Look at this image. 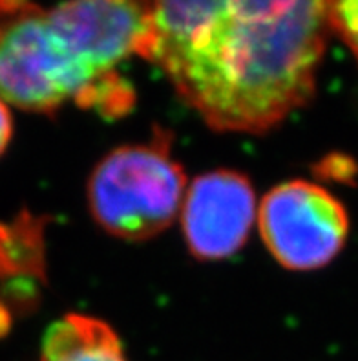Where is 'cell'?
Returning a JSON list of instances; mask_svg holds the SVG:
<instances>
[{
  "label": "cell",
  "mask_w": 358,
  "mask_h": 361,
  "mask_svg": "<svg viewBox=\"0 0 358 361\" xmlns=\"http://www.w3.org/2000/svg\"><path fill=\"white\" fill-rule=\"evenodd\" d=\"M146 61L218 133L265 134L317 92L329 0H150Z\"/></svg>",
  "instance_id": "6da1fadb"
},
{
  "label": "cell",
  "mask_w": 358,
  "mask_h": 361,
  "mask_svg": "<svg viewBox=\"0 0 358 361\" xmlns=\"http://www.w3.org/2000/svg\"><path fill=\"white\" fill-rule=\"evenodd\" d=\"M152 35L150 0H0V99L51 116L68 101L121 118L136 92L119 63L145 57Z\"/></svg>",
  "instance_id": "7a4b0ae2"
},
{
  "label": "cell",
  "mask_w": 358,
  "mask_h": 361,
  "mask_svg": "<svg viewBox=\"0 0 358 361\" xmlns=\"http://www.w3.org/2000/svg\"><path fill=\"white\" fill-rule=\"evenodd\" d=\"M185 192V171L172 156V137L158 127L150 142L117 147L94 167L88 206L106 233L139 243L172 224Z\"/></svg>",
  "instance_id": "3957f363"
},
{
  "label": "cell",
  "mask_w": 358,
  "mask_h": 361,
  "mask_svg": "<svg viewBox=\"0 0 358 361\" xmlns=\"http://www.w3.org/2000/svg\"><path fill=\"white\" fill-rule=\"evenodd\" d=\"M256 220L271 255L293 271L327 266L350 235L344 204L324 185L307 180H290L271 189Z\"/></svg>",
  "instance_id": "277c9868"
},
{
  "label": "cell",
  "mask_w": 358,
  "mask_h": 361,
  "mask_svg": "<svg viewBox=\"0 0 358 361\" xmlns=\"http://www.w3.org/2000/svg\"><path fill=\"white\" fill-rule=\"evenodd\" d=\"M179 213L192 257L223 261L240 252L249 238L258 219L256 192L238 171H210L186 189Z\"/></svg>",
  "instance_id": "5b68a950"
},
{
  "label": "cell",
  "mask_w": 358,
  "mask_h": 361,
  "mask_svg": "<svg viewBox=\"0 0 358 361\" xmlns=\"http://www.w3.org/2000/svg\"><path fill=\"white\" fill-rule=\"evenodd\" d=\"M41 361H128L115 330L99 317L66 314L46 330Z\"/></svg>",
  "instance_id": "8992f818"
},
{
  "label": "cell",
  "mask_w": 358,
  "mask_h": 361,
  "mask_svg": "<svg viewBox=\"0 0 358 361\" xmlns=\"http://www.w3.org/2000/svg\"><path fill=\"white\" fill-rule=\"evenodd\" d=\"M42 271V219L20 215L0 224V281Z\"/></svg>",
  "instance_id": "52a82bcc"
},
{
  "label": "cell",
  "mask_w": 358,
  "mask_h": 361,
  "mask_svg": "<svg viewBox=\"0 0 358 361\" xmlns=\"http://www.w3.org/2000/svg\"><path fill=\"white\" fill-rule=\"evenodd\" d=\"M329 24L358 63V0H329Z\"/></svg>",
  "instance_id": "ba28073f"
},
{
  "label": "cell",
  "mask_w": 358,
  "mask_h": 361,
  "mask_svg": "<svg viewBox=\"0 0 358 361\" xmlns=\"http://www.w3.org/2000/svg\"><path fill=\"white\" fill-rule=\"evenodd\" d=\"M13 136V119H11V112L9 106L4 101L0 99V156L4 154L8 149L9 142Z\"/></svg>",
  "instance_id": "9c48e42d"
}]
</instances>
